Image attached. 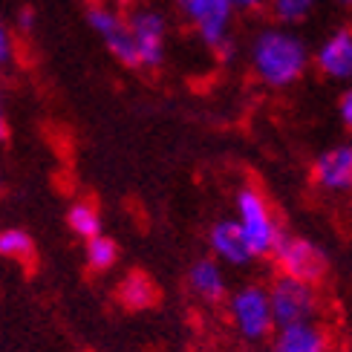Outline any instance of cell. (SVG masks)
Here are the masks:
<instances>
[{"label": "cell", "mask_w": 352, "mask_h": 352, "mask_svg": "<svg viewBox=\"0 0 352 352\" xmlns=\"http://www.w3.org/2000/svg\"><path fill=\"white\" fill-rule=\"evenodd\" d=\"M252 64L269 87H289L303 76L309 52H306L303 41L292 35L289 29H266L257 35L252 47Z\"/></svg>", "instance_id": "obj_1"}, {"label": "cell", "mask_w": 352, "mask_h": 352, "mask_svg": "<svg viewBox=\"0 0 352 352\" xmlns=\"http://www.w3.org/2000/svg\"><path fill=\"white\" fill-rule=\"evenodd\" d=\"M237 223L245 234L248 245H252L254 257L274 254L277 243L283 240V231L277 226L269 202L263 199V194L254 188H243L237 194Z\"/></svg>", "instance_id": "obj_2"}, {"label": "cell", "mask_w": 352, "mask_h": 352, "mask_svg": "<svg viewBox=\"0 0 352 352\" xmlns=\"http://www.w3.org/2000/svg\"><path fill=\"white\" fill-rule=\"evenodd\" d=\"M272 298V312L277 329L286 327H300V324H318L320 300L312 283L295 280V277H277L269 289Z\"/></svg>", "instance_id": "obj_3"}, {"label": "cell", "mask_w": 352, "mask_h": 352, "mask_svg": "<svg viewBox=\"0 0 352 352\" xmlns=\"http://www.w3.org/2000/svg\"><path fill=\"white\" fill-rule=\"evenodd\" d=\"M228 315H231L234 329L240 332V338L252 344L266 341L277 329L269 289H263V286H243L234 292L228 300Z\"/></svg>", "instance_id": "obj_4"}, {"label": "cell", "mask_w": 352, "mask_h": 352, "mask_svg": "<svg viewBox=\"0 0 352 352\" xmlns=\"http://www.w3.org/2000/svg\"><path fill=\"white\" fill-rule=\"evenodd\" d=\"M176 6L182 9L185 18H190L199 29V38L214 47L217 52L231 55L234 43L228 38V23L234 14L231 0H176Z\"/></svg>", "instance_id": "obj_5"}, {"label": "cell", "mask_w": 352, "mask_h": 352, "mask_svg": "<svg viewBox=\"0 0 352 352\" xmlns=\"http://www.w3.org/2000/svg\"><path fill=\"white\" fill-rule=\"evenodd\" d=\"M274 260L283 277H295V280L312 286L327 274V254L320 252V245L306 237H286L283 234V240L274 248Z\"/></svg>", "instance_id": "obj_6"}, {"label": "cell", "mask_w": 352, "mask_h": 352, "mask_svg": "<svg viewBox=\"0 0 352 352\" xmlns=\"http://www.w3.org/2000/svg\"><path fill=\"white\" fill-rule=\"evenodd\" d=\"M130 32L139 43L144 67H159L165 58V21L156 12H136L130 21Z\"/></svg>", "instance_id": "obj_7"}, {"label": "cell", "mask_w": 352, "mask_h": 352, "mask_svg": "<svg viewBox=\"0 0 352 352\" xmlns=\"http://www.w3.org/2000/svg\"><path fill=\"white\" fill-rule=\"evenodd\" d=\"M318 69L329 78L349 81L352 78V29H338L318 47Z\"/></svg>", "instance_id": "obj_8"}, {"label": "cell", "mask_w": 352, "mask_h": 352, "mask_svg": "<svg viewBox=\"0 0 352 352\" xmlns=\"http://www.w3.org/2000/svg\"><path fill=\"white\" fill-rule=\"evenodd\" d=\"M315 182L327 190L352 188V144L329 148L315 159Z\"/></svg>", "instance_id": "obj_9"}, {"label": "cell", "mask_w": 352, "mask_h": 352, "mask_svg": "<svg viewBox=\"0 0 352 352\" xmlns=\"http://www.w3.org/2000/svg\"><path fill=\"white\" fill-rule=\"evenodd\" d=\"M211 248L219 260L231 263V266H245V263L254 257L237 219H219L211 228Z\"/></svg>", "instance_id": "obj_10"}, {"label": "cell", "mask_w": 352, "mask_h": 352, "mask_svg": "<svg viewBox=\"0 0 352 352\" xmlns=\"http://www.w3.org/2000/svg\"><path fill=\"white\" fill-rule=\"evenodd\" d=\"M269 352H329V335L320 324L277 329Z\"/></svg>", "instance_id": "obj_11"}, {"label": "cell", "mask_w": 352, "mask_h": 352, "mask_svg": "<svg viewBox=\"0 0 352 352\" xmlns=\"http://www.w3.org/2000/svg\"><path fill=\"white\" fill-rule=\"evenodd\" d=\"M188 283L202 300H208V303H217V300L226 298V277H223V269H219L214 260H197L188 272Z\"/></svg>", "instance_id": "obj_12"}, {"label": "cell", "mask_w": 352, "mask_h": 352, "mask_svg": "<svg viewBox=\"0 0 352 352\" xmlns=\"http://www.w3.org/2000/svg\"><path fill=\"white\" fill-rule=\"evenodd\" d=\"M104 43H107L110 52H113L116 58H119V61H122L124 67H139V64H142L139 43H136L133 32H130V23H122L113 35H107V38H104Z\"/></svg>", "instance_id": "obj_13"}, {"label": "cell", "mask_w": 352, "mask_h": 352, "mask_svg": "<svg viewBox=\"0 0 352 352\" xmlns=\"http://www.w3.org/2000/svg\"><path fill=\"white\" fill-rule=\"evenodd\" d=\"M67 223L69 228L78 234V237H84L87 243L101 237V219L96 214L93 205H87V202H78V205H72L69 214H67Z\"/></svg>", "instance_id": "obj_14"}, {"label": "cell", "mask_w": 352, "mask_h": 352, "mask_svg": "<svg viewBox=\"0 0 352 352\" xmlns=\"http://www.w3.org/2000/svg\"><path fill=\"white\" fill-rule=\"evenodd\" d=\"M122 300L127 306H133V309H142V306H148L153 300V286L144 274H130L127 280L122 283Z\"/></svg>", "instance_id": "obj_15"}, {"label": "cell", "mask_w": 352, "mask_h": 352, "mask_svg": "<svg viewBox=\"0 0 352 352\" xmlns=\"http://www.w3.org/2000/svg\"><path fill=\"white\" fill-rule=\"evenodd\" d=\"M0 254L12 257V260L29 257V254H32V240H29V234L21 231V228H6V231H0Z\"/></svg>", "instance_id": "obj_16"}, {"label": "cell", "mask_w": 352, "mask_h": 352, "mask_svg": "<svg viewBox=\"0 0 352 352\" xmlns=\"http://www.w3.org/2000/svg\"><path fill=\"white\" fill-rule=\"evenodd\" d=\"M116 257H119V248H116L113 240H107V237H96V240L87 243V263H90L93 269H98V272L110 269L113 263H116Z\"/></svg>", "instance_id": "obj_17"}, {"label": "cell", "mask_w": 352, "mask_h": 352, "mask_svg": "<svg viewBox=\"0 0 352 352\" xmlns=\"http://www.w3.org/2000/svg\"><path fill=\"white\" fill-rule=\"evenodd\" d=\"M274 18L283 23H300L303 18H309V12L315 9V0H272Z\"/></svg>", "instance_id": "obj_18"}, {"label": "cell", "mask_w": 352, "mask_h": 352, "mask_svg": "<svg viewBox=\"0 0 352 352\" xmlns=\"http://www.w3.org/2000/svg\"><path fill=\"white\" fill-rule=\"evenodd\" d=\"M87 21H90V26L96 29V32H98L101 38L113 35L116 29L122 26V18H119V14L110 12V9H104V6H93L90 12H87Z\"/></svg>", "instance_id": "obj_19"}, {"label": "cell", "mask_w": 352, "mask_h": 352, "mask_svg": "<svg viewBox=\"0 0 352 352\" xmlns=\"http://www.w3.org/2000/svg\"><path fill=\"white\" fill-rule=\"evenodd\" d=\"M338 110H341V122L352 130V87L341 96V104H338Z\"/></svg>", "instance_id": "obj_20"}, {"label": "cell", "mask_w": 352, "mask_h": 352, "mask_svg": "<svg viewBox=\"0 0 352 352\" xmlns=\"http://www.w3.org/2000/svg\"><path fill=\"white\" fill-rule=\"evenodd\" d=\"M12 52V43H9V32L3 29V23H0V61H6Z\"/></svg>", "instance_id": "obj_21"}, {"label": "cell", "mask_w": 352, "mask_h": 352, "mask_svg": "<svg viewBox=\"0 0 352 352\" xmlns=\"http://www.w3.org/2000/svg\"><path fill=\"white\" fill-rule=\"evenodd\" d=\"M18 21H21V29H32V21H35L32 9H23V12L18 14Z\"/></svg>", "instance_id": "obj_22"}, {"label": "cell", "mask_w": 352, "mask_h": 352, "mask_svg": "<svg viewBox=\"0 0 352 352\" xmlns=\"http://www.w3.org/2000/svg\"><path fill=\"white\" fill-rule=\"evenodd\" d=\"M234 6H243V9H252V6H260V3H266V0H231Z\"/></svg>", "instance_id": "obj_23"}, {"label": "cell", "mask_w": 352, "mask_h": 352, "mask_svg": "<svg viewBox=\"0 0 352 352\" xmlns=\"http://www.w3.org/2000/svg\"><path fill=\"white\" fill-rule=\"evenodd\" d=\"M6 133H9L6 130V116H3V107H0V142L6 139Z\"/></svg>", "instance_id": "obj_24"}, {"label": "cell", "mask_w": 352, "mask_h": 352, "mask_svg": "<svg viewBox=\"0 0 352 352\" xmlns=\"http://www.w3.org/2000/svg\"><path fill=\"white\" fill-rule=\"evenodd\" d=\"M341 3H346V6H352V0H341Z\"/></svg>", "instance_id": "obj_25"}]
</instances>
